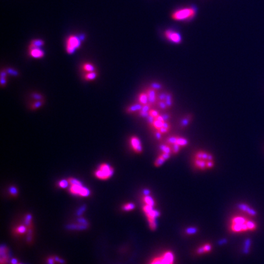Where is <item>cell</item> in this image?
Listing matches in <instances>:
<instances>
[{
	"label": "cell",
	"instance_id": "cell-44",
	"mask_svg": "<svg viewBox=\"0 0 264 264\" xmlns=\"http://www.w3.org/2000/svg\"><path fill=\"white\" fill-rule=\"evenodd\" d=\"M146 119H147V121H148V123L150 127H152V125H153V123L154 122V121H155V118H154V117H152V116H149Z\"/></svg>",
	"mask_w": 264,
	"mask_h": 264
},
{
	"label": "cell",
	"instance_id": "cell-20",
	"mask_svg": "<svg viewBox=\"0 0 264 264\" xmlns=\"http://www.w3.org/2000/svg\"><path fill=\"white\" fill-rule=\"evenodd\" d=\"M159 149L161 152L172 154L171 146L170 144L166 143V142L165 143H162L160 144L159 146Z\"/></svg>",
	"mask_w": 264,
	"mask_h": 264
},
{
	"label": "cell",
	"instance_id": "cell-29",
	"mask_svg": "<svg viewBox=\"0 0 264 264\" xmlns=\"http://www.w3.org/2000/svg\"><path fill=\"white\" fill-rule=\"evenodd\" d=\"M156 106H157L158 109L162 111H166L168 109V107L165 101H158L157 102Z\"/></svg>",
	"mask_w": 264,
	"mask_h": 264
},
{
	"label": "cell",
	"instance_id": "cell-8",
	"mask_svg": "<svg viewBox=\"0 0 264 264\" xmlns=\"http://www.w3.org/2000/svg\"><path fill=\"white\" fill-rule=\"evenodd\" d=\"M70 192L74 195H80L83 197L88 196L90 194V191L82 185H73L70 188Z\"/></svg>",
	"mask_w": 264,
	"mask_h": 264
},
{
	"label": "cell",
	"instance_id": "cell-2",
	"mask_svg": "<svg viewBox=\"0 0 264 264\" xmlns=\"http://www.w3.org/2000/svg\"><path fill=\"white\" fill-rule=\"evenodd\" d=\"M143 211L148 218V223L151 230L154 231L157 228V218L160 215V212L154 209V207L144 205Z\"/></svg>",
	"mask_w": 264,
	"mask_h": 264
},
{
	"label": "cell",
	"instance_id": "cell-15",
	"mask_svg": "<svg viewBox=\"0 0 264 264\" xmlns=\"http://www.w3.org/2000/svg\"><path fill=\"white\" fill-rule=\"evenodd\" d=\"M142 107V105L141 104V103L138 102V103H135V104H133L130 106H128L127 108L126 111L127 113H129V114L134 113V112H139L141 110Z\"/></svg>",
	"mask_w": 264,
	"mask_h": 264
},
{
	"label": "cell",
	"instance_id": "cell-48",
	"mask_svg": "<svg viewBox=\"0 0 264 264\" xmlns=\"http://www.w3.org/2000/svg\"><path fill=\"white\" fill-rule=\"evenodd\" d=\"M7 73H9V74L13 75V76H16L18 75V73L16 72L15 70H13L12 68H9L7 70Z\"/></svg>",
	"mask_w": 264,
	"mask_h": 264
},
{
	"label": "cell",
	"instance_id": "cell-13",
	"mask_svg": "<svg viewBox=\"0 0 264 264\" xmlns=\"http://www.w3.org/2000/svg\"><path fill=\"white\" fill-rule=\"evenodd\" d=\"M193 119V116L191 114H188L187 115L183 117L179 122V127L181 128H187L188 125L192 122Z\"/></svg>",
	"mask_w": 264,
	"mask_h": 264
},
{
	"label": "cell",
	"instance_id": "cell-45",
	"mask_svg": "<svg viewBox=\"0 0 264 264\" xmlns=\"http://www.w3.org/2000/svg\"><path fill=\"white\" fill-rule=\"evenodd\" d=\"M215 166V163L213 160H210V161H207V169L209 170V169H211L212 168H213Z\"/></svg>",
	"mask_w": 264,
	"mask_h": 264
},
{
	"label": "cell",
	"instance_id": "cell-3",
	"mask_svg": "<svg viewBox=\"0 0 264 264\" xmlns=\"http://www.w3.org/2000/svg\"><path fill=\"white\" fill-rule=\"evenodd\" d=\"M248 220L241 216H235L231 220V229L234 232L249 231L247 224Z\"/></svg>",
	"mask_w": 264,
	"mask_h": 264
},
{
	"label": "cell",
	"instance_id": "cell-7",
	"mask_svg": "<svg viewBox=\"0 0 264 264\" xmlns=\"http://www.w3.org/2000/svg\"><path fill=\"white\" fill-rule=\"evenodd\" d=\"M164 36L169 41L176 44H180L182 39L180 34L172 29H167L164 32Z\"/></svg>",
	"mask_w": 264,
	"mask_h": 264
},
{
	"label": "cell",
	"instance_id": "cell-53",
	"mask_svg": "<svg viewBox=\"0 0 264 264\" xmlns=\"http://www.w3.org/2000/svg\"><path fill=\"white\" fill-rule=\"evenodd\" d=\"M48 264H54V259L53 258H49L48 259Z\"/></svg>",
	"mask_w": 264,
	"mask_h": 264
},
{
	"label": "cell",
	"instance_id": "cell-9",
	"mask_svg": "<svg viewBox=\"0 0 264 264\" xmlns=\"http://www.w3.org/2000/svg\"><path fill=\"white\" fill-rule=\"evenodd\" d=\"M130 144L133 152L136 154H141L143 151V148L141 143V141L139 138L136 136H132L130 138Z\"/></svg>",
	"mask_w": 264,
	"mask_h": 264
},
{
	"label": "cell",
	"instance_id": "cell-21",
	"mask_svg": "<svg viewBox=\"0 0 264 264\" xmlns=\"http://www.w3.org/2000/svg\"><path fill=\"white\" fill-rule=\"evenodd\" d=\"M97 76V73L96 71H94V72L86 73L84 74V78L85 80L90 81L94 80L96 78Z\"/></svg>",
	"mask_w": 264,
	"mask_h": 264
},
{
	"label": "cell",
	"instance_id": "cell-16",
	"mask_svg": "<svg viewBox=\"0 0 264 264\" xmlns=\"http://www.w3.org/2000/svg\"><path fill=\"white\" fill-rule=\"evenodd\" d=\"M238 207H239V208L241 210L244 211L246 212V213H248V214H249L251 215L255 216V215H256V214H257L256 211H255L254 210H253V209L251 208V207H249L248 205H246L245 204H240L238 205Z\"/></svg>",
	"mask_w": 264,
	"mask_h": 264
},
{
	"label": "cell",
	"instance_id": "cell-12",
	"mask_svg": "<svg viewBox=\"0 0 264 264\" xmlns=\"http://www.w3.org/2000/svg\"><path fill=\"white\" fill-rule=\"evenodd\" d=\"M29 55L34 58L39 59L44 57V52L41 48H29Z\"/></svg>",
	"mask_w": 264,
	"mask_h": 264
},
{
	"label": "cell",
	"instance_id": "cell-37",
	"mask_svg": "<svg viewBox=\"0 0 264 264\" xmlns=\"http://www.w3.org/2000/svg\"><path fill=\"white\" fill-rule=\"evenodd\" d=\"M6 71H1V84L2 86H5L6 84V75H7Z\"/></svg>",
	"mask_w": 264,
	"mask_h": 264
},
{
	"label": "cell",
	"instance_id": "cell-31",
	"mask_svg": "<svg viewBox=\"0 0 264 264\" xmlns=\"http://www.w3.org/2000/svg\"><path fill=\"white\" fill-rule=\"evenodd\" d=\"M177 137H178V136H176V135H172V136H169L166 139V142H166V143L168 144H170V145L173 144H176V142H177Z\"/></svg>",
	"mask_w": 264,
	"mask_h": 264
},
{
	"label": "cell",
	"instance_id": "cell-47",
	"mask_svg": "<svg viewBox=\"0 0 264 264\" xmlns=\"http://www.w3.org/2000/svg\"><path fill=\"white\" fill-rule=\"evenodd\" d=\"M158 130L161 133H162L163 135H164V134H166L167 133H168L169 132H170V129H168V128H164V127H162V128H160L159 130Z\"/></svg>",
	"mask_w": 264,
	"mask_h": 264
},
{
	"label": "cell",
	"instance_id": "cell-34",
	"mask_svg": "<svg viewBox=\"0 0 264 264\" xmlns=\"http://www.w3.org/2000/svg\"><path fill=\"white\" fill-rule=\"evenodd\" d=\"M168 92H161L157 94V100L158 101H165L166 95Z\"/></svg>",
	"mask_w": 264,
	"mask_h": 264
},
{
	"label": "cell",
	"instance_id": "cell-17",
	"mask_svg": "<svg viewBox=\"0 0 264 264\" xmlns=\"http://www.w3.org/2000/svg\"><path fill=\"white\" fill-rule=\"evenodd\" d=\"M207 162L205 160H199V159H194V165L195 166L200 170H205L207 169Z\"/></svg>",
	"mask_w": 264,
	"mask_h": 264
},
{
	"label": "cell",
	"instance_id": "cell-36",
	"mask_svg": "<svg viewBox=\"0 0 264 264\" xmlns=\"http://www.w3.org/2000/svg\"><path fill=\"white\" fill-rule=\"evenodd\" d=\"M198 232V229L194 227H190L186 229L185 232L188 235H193L195 234Z\"/></svg>",
	"mask_w": 264,
	"mask_h": 264
},
{
	"label": "cell",
	"instance_id": "cell-18",
	"mask_svg": "<svg viewBox=\"0 0 264 264\" xmlns=\"http://www.w3.org/2000/svg\"><path fill=\"white\" fill-rule=\"evenodd\" d=\"M138 102L141 103L142 105H146L149 103L148 96L146 91L142 92L139 94V96H138Z\"/></svg>",
	"mask_w": 264,
	"mask_h": 264
},
{
	"label": "cell",
	"instance_id": "cell-25",
	"mask_svg": "<svg viewBox=\"0 0 264 264\" xmlns=\"http://www.w3.org/2000/svg\"><path fill=\"white\" fill-rule=\"evenodd\" d=\"M143 201L145 203V205H149L151 207H154L155 205V201L152 197H151L150 195L148 196H144L143 197Z\"/></svg>",
	"mask_w": 264,
	"mask_h": 264
},
{
	"label": "cell",
	"instance_id": "cell-19",
	"mask_svg": "<svg viewBox=\"0 0 264 264\" xmlns=\"http://www.w3.org/2000/svg\"><path fill=\"white\" fill-rule=\"evenodd\" d=\"M211 248L212 247L210 244L206 243L204 245H203L201 246V247L199 248L196 251V253L198 254H202L204 253H207L210 251L211 250Z\"/></svg>",
	"mask_w": 264,
	"mask_h": 264
},
{
	"label": "cell",
	"instance_id": "cell-51",
	"mask_svg": "<svg viewBox=\"0 0 264 264\" xmlns=\"http://www.w3.org/2000/svg\"><path fill=\"white\" fill-rule=\"evenodd\" d=\"M26 228L24 226H20L17 229V232L19 233H23L25 232Z\"/></svg>",
	"mask_w": 264,
	"mask_h": 264
},
{
	"label": "cell",
	"instance_id": "cell-38",
	"mask_svg": "<svg viewBox=\"0 0 264 264\" xmlns=\"http://www.w3.org/2000/svg\"><path fill=\"white\" fill-rule=\"evenodd\" d=\"M149 116L154 117V118H157L159 115H160V112L158 110L153 109V108H151L149 112Z\"/></svg>",
	"mask_w": 264,
	"mask_h": 264
},
{
	"label": "cell",
	"instance_id": "cell-40",
	"mask_svg": "<svg viewBox=\"0 0 264 264\" xmlns=\"http://www.w3.org/2000/svg\"><path fill=\"white\" fill-rule=\"evenodd\" d=\"M163 134L160 133L158 130H155L154 132V137L155 138V139L158 141H161L163 137Z\"/></svg>",
	"mask_w": 264,
	"mask_h": 264
},
{
	"label": "cell",
	"instance_id": "cell-1",
	"mask_svg": "<svg viewBox=\"0 0 264 264\" xmlns=\"http://www.w3.org/2000/svg\"><path fill=\"white\" fill-rule=\"evenodd\" d=\"M196 12L197 7L195 6L183 7L173 12L172 14V18L177 21L192 20L195 16Z\"/></svg>",
	"mask_w": 264,
	"mask_h": 264
},
{
	"label": "cell",
	"instance_id": "cell-43",
	"mask_svg": "<svg viewBox=\"0 0 264 264\" xmlns=\"http://www.w3.org/2000/svg\"><path fill=\"white\" fill-rule=\"evenodd\" d=\"M68 181H67L66 180H61L59 182V187H61L63 188H66L68 185Z\"/></svg>",
	"mask_w": 264,
	"mask_h": 264
},
{
	"label": "cell",
	"instance_id": "cell-50",
	"mask_svg": "<svg viewBox=\"0 0 264 264\" xmlns=\"http://www.w3.org/2000/svg\"><path fill=\"white\" fill-rule=\"evenodd\" d=\"M9 192H10V193H11V194H12V195L15 196L16 194H17V189H16L15 187H11V188H10V189H9Z\"/></svg>",
	"mask_w": 264,
	"mask_h": 264
},
{
	"label": "cell",
	"instance_id": "cell-46",
	"mask_svg": "<svg viewBox=\"0 0 264 264\" xmlns=\"http://www.w3.org/2000/svg\"><path fill=\"white\" fill-rule=\"evenodd\" d=\"M32 97L33 98H35L37 100H41L42 99V96H41V94H37V93H34L32 95Z\"/></svg>",
	"mask_w": 264,
	"mask_h": 264
},
{
	"label": "cell",
	"instance_id": "cell-5",
	"mask_svg": "<svg viewBox=\"0 0 264 264\" xmlns=\"http://www.w3.org/2000/svg\"><path fill=\"white\" fill-rule=\"evenodd\" d=\"M81 39L76 36H70L66 41V49L67 53L72 54L81 46Z\"/></svg>",
	"mask_w": 264,
	"mask_h": 264
},
{
	"label": "cell",
	"instance_id": "cell-52",
	"mask_svg": "<svg viewBox=\"0 0 264 264\" xmlns=\"http://www.w3.org/2000/svg\"><path fill=\"white\" fill-rule=\"evenodd\" d=\"M143 193H144V196H148V195H150V191L148 189H145V190H144Z\"/></svg>",
	"mask_w": 264,
	"mask_h": 264
},
{
	"label": "cell",
	"instance_id": "cell-22",
	"mask_svg": "<svg viewBox=\"0 0 264 264\" xmlns=\"http://www.w3.org/2000/svg\"><path fill=\"white\" fill-rule=\"evenodd\" d=\"M95 68H95L94 64L89 63H84L83 64V66H82V69H83V70L86 73L94 72L95 71Z\"/></svg>",
	"mask_w": 264,
	"mask_h": 264
},
{
	"label": "cell",
	"instance_id": "cell-27",
	"mask_svg": "<svg viewBox=\"0 0 264 264\" xmlns=\"http://www.w3.org/2000/svg\"><path fill=\"white\" fill-rule=\"evenodd\" d=\"M166 161V160L164 159L161 155H159L157 157V158H156V160H155V162H154V166L155 167H160V166H162L163 164H164V163Z\"/></svg>",
	"mask_w": 264,
	"mask_h": 264
},
{
	"label": "cell",
	"instance_id": "cell-26",
	"mask_svg": "<svg viewBox=\"0 0 264 264\" xmlns=\"http://www.w3.org/2000/svg\"><path fill=\"white\" fill-rule=\"evenodd\" d=\"M165 102L166 103L168 108H172L173 105V96L171 92H167Z\"/></svg>",
	"mask_w": 264,
	"mask_h": 264
},
{
	"label": "cell",
	"instance_id": "cell-28",
	"mask_svg": "<svg viewBox=\"0 0 264 264\" xmlns=\"http://www.w3.org/2000/svg\"><path fill=\"white\" fill-rule=\"evenodd\" d=\"M150 87L154 89V90H157V91H159V90H162L163 88V85L161 83L155 81L151 83V84H150Z\"/></svg>",
	"mask_w": 264,
	"mask_h": 264
},
{
	"label": "cell",
	"instance_id": "cell-49",
	"mask_svg": "<svg viewBox=\"0 0 264 264\" xmlns=\"http://www.w3.org/2000/svg\"><path fill=\"white\" fill-rule=\"evenodd\" d=\"M160 155H162V156L166 160H168V159H170V157H171V154H166V153H163V152H161V154H160Z\"/></svg>",
	"mask_w": 264,
	"mask_h": 264
},
{
	"label": "cell",
	"instance_id": "cell-32",
	"mask_svg": "<svg viewBox=\"0 0 264 264\" xmlns=\"http://www.w3.org/2000/svg\"><path fill=\"white\" fill-rule=\"evenodd\" d=\"M163 122H162V121L155 119L154 122L153 123L152 127L155 130H159L160 128L162 127Z\"/></svg>",
	"mask_w": 264,
	"mask_h": 264
},
{
	"label": "cell",
	"instance_id": "cell-6",
	"mask_svg": "<svg viewBox=\"0 0 264 264\" xmlns=\"http://www.w3.org/2000/svg\"><path fill=\"white\" fill-rule=\"evenodd\" d=\"M174 255L171 251H166L161 256L153 259L150 264H174Z\"/></svg>",
	"mask_w": 264,
	"mask_h": 264
},
{
	"label": "cell",
	"instance_id": "cell-30",
	"mask_svg": "<svg viewBox=\"0 0 264 264\" xmlns=\"http://www.w3.org/2000/svg\"><path fill=\"white\" fill-rule=\"evenodd\" d=\"M171 148H172V155H177V154H179V152L180 151L182 147L179 146L178 144H171Z\"/></svg>",
	"mask_w": 264,
	"mask_h": 264
},
{
	"label": "cell",
	"instance_id": "cell-39",
	"mask_svg": "<svg viewBox=\"0 0 264 264\" xmlns=\"http://www.w3.org/2000/svg\"><path fill=\"white\" fill-rule=\"evenodd\" d=\"M161 116H162L164 122H165V121H169L172 118L171 114L169 113V112H164V113L161 114Z\"/></svg>",
	"mask_w": 264,
	"mask_h": 264
},
{
	"label": "cell",
	"instance_id": "cell-11",
	"mask_svg": "<svg viewBox=\"0 0 264 264\" xmlns=\"http://www.w3.org/2000/svg\"><path fill=\"white\" fill-rule=\"evenodd\" d=\"M195 158L196 159H199L205 160V161H210V160H213V156L211 154L208 153L205 151L199 150L195 154Z\"/></svg>",
	"mask_w": 264,
	"mask_h": 264
},
{
	"label": "cell",
	"instance_id": "cell-42",
	"mask_svg": "<svg viewBox=\"0 0 264 264\" xmlns=\"http://www.w3.org/2000/svg\"><path fill=\"white\" fill-rule=\"evenodd\" d=\"M251 245V241L249 239H248L245 241V248L244 249V253L248 254L249 253V248Z\"/></svg>",
	"mask_w": 264,
	"mask_h": 264
},
{
	"label": "cell",
	"instance_id": "cell-35",
	"mask_svg": "<svg viewBox=\"0 0 264 264\" xmlns=\"http://www.w3.org/2000/svg\"><path fill=\"white\" fill-rule=\"evenodd\" d=\"M43 102H44V101H43L42 100H37L36 102H34L33 103V104L31 106V108H32L33 110H36V109H37V108H40L43 105V103H44Z\"/></svg>",
	"mask_w": 264,
	"mask_h": 264
},
{
	"label": "cell",
	"instance_id": "cell-54",
	"mask_svg": "<svg viewBox=\"0 0 264 264\" xmlns=\"http://www.w3.org/2000/svg\"><path fill=\"white\" fill-rule=\"evenodd\" d=\"M226 240L224 239V240H221V241H219V243L220 245H223V244H224L225 243H226Z\"/></svg>",
	"mask_w": 264,
	"mask_h": 264
},
{
	"label": "cell",
	"instance_id": "cell-41",
	"mask_svg": "<svg viewBox=\"0 0 264 264\" xmlns=\"http://www.w3.org/2000/svg\"><path fill=\"white\" fill-rule=\"evenodd\" d=\"M68 183L70 184L71 185H82L81 183L78 180L75 179L74 178H70L68 180Z\"/></svg>",
	"mask_w": 264,
	"mask_h": 264
},
{
	"label": "cell",
	"instance_id": "cell-14",
	"mask_svg": "<svg viewBox=\"0 0 264 264\" xmlns=\"http://www.w3.org/2000/svg\"><path fill=\"white\" fill-rule=\"evenodd\" d=\"M152 106L149 103H148V104L142 105L141 110L139 112H138V115H139L140 117H141V118H147L149 116V112L151 108H152Z\"/></svg>",
	"mask_w": 264,
	"mask_h": 264
},
{
	"label": "cell",
	"instance_id": "cell-4",
	"mask_svg": "<svg viewBox=\"0 0 264 264\" xmlns=\"http://www.w3.org/2000/svg\"><path fill=\"white\" fill-rule=\"evenodd\" d=\"M113 168L110 165L106 163H102L95 172V176L100 180H107L113 175Z\"/></svg>",
	"mask_w": 264,
	"mask_h": 264
},
{
	"label": "cell",
	"instance_id": "cell-23",
	"mask_svg": "<svg viewBox=\"0 0 264 264\" xmlns=\"http://www.w3.org/2000/svg\"><path fill=\"white\" fill-rule=\"evenodd\" d=\"M176 143L178 144L179 146H180L182 148H184V147H186L188 145L189 141L187 138H185L182 136H178V137H177Z\"/></svg>",
	"mask_w": 264,
	"mask_h": 264
},
{
	"label": "cell",
	"instance_id": "cell-33",
	"mask_svg": "<svg viewBox=\"0 0 264 264\" xmlns=\"http://www.w3.org/2000/svg\"><path fill=\"white\" fill-rule=\"evenodd\" d=\"M135 205L133 204V203H127V204H125L123 207L122 209L124 211H130L133 210V209H135Z\"/></svg>",
	"mask_w": 264,
	"mask_h": 264
},
{
	"label": "cell",
	"instance_id": "cell-10",
	"mask_svg": "<svg viewBox=\"0 0 264 264\" xmlns=\"http://www.w3.org/2000/svg\"><path fill=\"white\" fill-rule=\"evenodd\" d=\"M146 92L147 94H148V96L149 103H150V104L152 106L156 105L157 102H158L157 100L158 91L149 87L146 90Z\"/></svg>",
	"mask_w": 264,
	"mask_h": 264
},
{
	"label": "cell",
	"instance_id": "cell-24",
	"mask_svg": "<svg viewBox=\"0 0 264 264\" xmlns=\"http://www.w3.org/2000/svg\"><path fill=\"white\" fill-rule=\"evenodd\" d=\"M44 42L41 39H35L31 41V44L29 45V48H41L44 45Z\"/></svg>",
	"mask_w": 264,
	"mask_h": 264
}]
</instances>
